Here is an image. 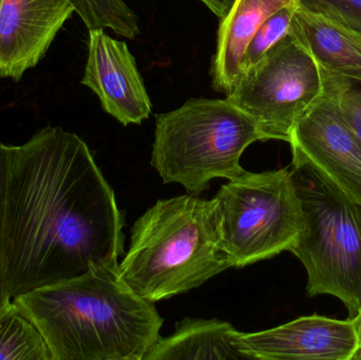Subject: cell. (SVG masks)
Here are the masks:
<instances>
[{
	"instance_id": "cell-1",
	"label": "cell",
	"mask_w": 361,
	"mask_h": 360,
	"mask_svg": "<svg viewBox=\"0 0 361 360\" xmlns=\"http://www.w3.org/2000/svg\"><path fill=\"white\" fill-rule=\"evenodd\" d=\"M4 239L11 297L124 253V213L84 139L61 127L6 145Z\"/></svg>"
},
{
	"instance_id": "cell-2",
	"label": "cell",
	"mask_w": 361,
	"mask_h": 360,
	"mask_svg": "<svg viewBox=\"0 0 361 360\" xmlns=\"http://www.w3.org/2000/svg\"><path fill=\"white\" fill-rule=\"evenodd\" d=\"M13 302L42 332L52 360H143L163 325L154 302L123 280L118 261Z\"/></svg>"
},
{
	"instance_id": "cell-3",
	"label": "cell",
	"mask_w": 361,
	"mask_h": 360,
	"mask_svg": "<svg viewBox=\"0 0 361 360\" xmlns=\"http://www.w3.org/2000/svg\"><path fill=\"white\" fill-rule=\"evenodd\" d=\"M229 268L216 199L189 194L159 200L141 216L118 264L128 287L154 304L201 287Z\"/></svg>"
},
{
	"instance_id": "cell-4",
	"label": "cell",
	"mask_w": 361,
	"mask_h": 360,
	"mask_svg": "<svg viewBox=\"0 0 361 360\" xmlns=\"http://www.w3.org/2000/svg\"><path fill=\"white\" fill-rule=\"evenodd\" d=\"M258 141L264 137L256 124L226 99H191L156 116L152 166L164 184L199 196L212 179L245 175L240 159Z\"/></svg>"
},
{
	"instance_id": "cell-5",
	"label": "cell",
	"mask_w": 361,
	"mask_h": 360,
	"mask_svg": "<svg viewBox=\"0 0 361 360\" xmlns=\"http://www.w3.org/2000/svg\"><path fill=\"white\" fill-rule=\"evenodd\" d=\"M290 166L302 230L290 252L307 271V295L334 296L354 318L361 309V205L305 161L293 158Z\"/></svg>"
},
{
	"instance_id": "cell-6",
	"label": "cell",
	"mask_w": 361,
	"mask_h": 360,
	"mask_svg": "<svg viewBox=\"0 0 361 360\" xmlns=\"http://www.w3.org/2000/svg\"><path fill=\"white\" fill-rule=\"evenodd\" d=\"M214 199L233 268L290 252L302 230V211L290 168L246 171L221 186Z\"/></svg>"
},
{
	"instance_id": "cell-7",
	"label": "cell",
	"mask_w": 361,
	"mask_h": 360,
	"mask_svg": "<svg viewBox=\"0 0 361 360\" xmlns=\"http://www.w3.org/2000/svg\"><path fill=\"white\" fill-rule=\"evenodd\" d=\"M322 91L317 61L290 32L257 65L240 74L226 99L252 118L264 141L290 143L299 118Z\"/></svg>"
},
{
	"instance_id": "cell-8",
	"label": "cell",
	"mask_w": 361,
	"mask_h": 360,
	"mask_svg": "<svg viewBox=\"0 0 361 360\" xmlns=\"http://www.w3.org/2000/svg\"><path fill=\"white\" fill-rule=\"evenodd\" d=\"M319 69L322 94L293 130V158L309 163L335 190L361 205V146L343 116L337 74Z\"/></svg>"
},
{
	"instance_id": "cell-9",
	"label": "cell",
	"mask_w": 361,
	"mask_h": 360,
	"mask_svg": "<svg viewBox=\"0 0 361 360\" xmlns=\"http://www.w3.org/2000/svg\"><path fill=\"white\" fill-rule=\"evenodd\" d=\"M237 347L250 359L352 360L360 342L354 318L312 315L258 333L239 332Z\"/></svg>"
},
{
	"instance_id": "cell-10",
	"label": "cell",
	"mask_w": 361,
	"mask_h": 360,
	"mask_svg": "<svg viewBox=\"0 0 361 360\" xmlns=\"http://www.w3.org/2000/svg\"><path fill=\"white\" fill-rule=\"evenodd\" d=\"M82 84L99 97L103 109L121 124H141L152 104L126 42L105 29L89 30L88 58Z\"/></svg>"
},
{
	"instance_id": "cell-11",
	"label": "cell",
	"mask_w": 361,
	"mask_h": 360,
	"mask_svg": "<svg viewBox=\"0 0 361 360\" xmlns=\"http://www.w3.org/2000/svg\"><path fill=\"white\" fill-rule=\"evenodd\" d=\"M75 12L72 0H1L0 77L19 82Z\"/></svg>"
},
{
	"instance_id": "cell-12",
	"label": "cell",
	"mask_w": 361,
	"mask_h": 360,
	"mask_svg": "<svg viewBox=\"0 0 361 360\" xmlns=\"http://www.w3.org/2000/svg\"><path fill=\"white\" fill-rule=\"evenodd\" d=\"M298 0H233L226 16L221 18L216 49L212 58V86L228 94L241 70L242 58L257 30L271 14Z\"/></svg>"
},
{
	"instance_id": "cell-13",
	"label": "cell",
	"mask_w": 361,
	"mask_h": 360,
	"mask_svg": "<svg viewBox=\"0 0 361 360\" xmlns=\"http://www.w3.org/2000/svg\"><path fill=\"white\" fill-rule=\"evenodd\" d=\"M290 32L320 67L361 82L360 32L299 4Z\"/></svg>"
},
{
	"instance_id": "cell-14",
	"label": "cell",
	"mask_w": 361,
	"mask_h": 360,
	"mask_svg": "<svg viewBox=\"0 0 361 360\" xmlns=\"http://www.w3.org/2000/svg\"><path fill=\"white\" fill-rule=\"evenodd\" d=\"M239 332L220 319L186 318L175 333L159 337L143 360L248 359L238 349Z\"/></svg>"
},
{
	"instance_id": "cell-15",
	"label": "cell",
	"mask_w": 361,
	"mask_h": 360,
	"mask_svg": "<svg viewBox=\"0 0 361 360\" xmlns=\"http://www.w3.org/2000/svg\"><path fill=\"white\" fill-rule=\"evenodd\" d=\"M0 360H52L42 332L14 302L0 317Z\"/></svg>"
},
{
	"instance_id": "cell-16",
	"label": "cell",
	"mask_w": 361,
	"mask_h": 360,
	"mask_svg": "<svg viewBox=\"0 0 361 360\" xmlns=\"http://www.w3.org/2000/svg\"><path fill=\"white\" fill-rule=\"evenodd\" d=\"M75 12L88 30L110 29L126 38L137 37L139 17L125 0H72Z\"/></svg>"
},
{
	"instance_id": "cell-17",
	"label": "cell",
	"mask_w": 361,
	"mask_h": 360,
	"mask_svg": "<svg viewBox=\"0 0 361 360\" xmlns=\"http://www.w3.org/2000/svg\"><path fill=\"white\" fill-rule=\"evenodd\" d=\"M297 6L298 4H288L279 8L257 30L244 51L240 74L257 65L273 46L290 33Z\"/></svg>"
},
{
	"instance_id": "cell-18",
	"label": "cell",
	"mask_w": 361,
	"mask_h": 360,
	"mask_svg": "<svg viewBox=\"0 0 361 360\" xmlns=\"http://www.w3.org/2000/svg\"><path fill=\"white\" fill-rule=\"evenodd\" d=\"M298 4L361 34V0H298Z\"/></svg>"
},
{
	"instance_id": "cell-19",
	"label": "cell",
	"mask_w": 361,
	"mask_h": 360,
	"mask_svg": "<svg viewBox=\"0 0 361 360\" xmlns=\"http://www.w3.org/2000/svg\"><path fill=\"white\" fill-rule=\"evenodd\" d=\"M6 144L0 143V317L13 302L8 291L6 273V239H4V194H6Z\"/></svg>"
},
{
	"instance_id": "cell-20",
	"label": "cell",
	"mask_w": 361,
	"mask_h": 360,
	"mask_svg": "<svg viewBox=\"0 0 361 360\" xmlns=\"http://www.w3.org/2000/svg\"><path fill=\"white\" fill-rule=\"evenodd\" d=\"M339 101L343 116L361 146V82L337 74Z\"/></svg>"
},
{
	"instance_id": "cell-21",
	"label": "cell",
	"mask_w": 361,
	"mask_h": 360,
	"mask_svg": "<svg viewBox=\"0 0 361 360\" xmlns=\"http://www.w3.org/2000/svg\"><path fill=\"white\" fill-rule=\"evenodd\" d=\"M200 1L203 2L219 18L226 16L233 4V0H200Z\"/></svg>"
},
{
	"instance_id": "cell-22",
	"label": "cell",
	"mask_w": 361,
	"mask_h": 360,
	"mask_svg": "<svg viewBox=\"0 0 361 360\" xmlns=\"http://www.w3.org/2000/svg\"><path fill=\"white\" fill-rule=\"evenodd\" d=\"M354 321H355L356 333H357L358 342H360V349H358L353 359H361V309L358 314L354 317Z\"/></svg>"
},
{
	"instance_id": "cell-23",
	"label": "cell",
	"mask_w": 361,
	"mask_h": 360,
	"mask_svg": "<svg viewBox=\"0 0 361 360\" xmlns=\"http://www.w3.org/2000/svg\"><path fill=\"white\" fill-rule=\"evenodd\" d=\"M0 4H1V0H0Z\"/></svg>"
}]
</instances>
